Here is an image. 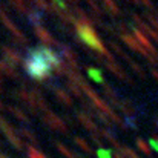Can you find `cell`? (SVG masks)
I'll return each mask as SVG.
<instances>
[{"mask_svg": "<svg viewBox=\"0 0 158 158\" xmlns=\"http://www.w3.org/2000/svg\"><path fill=\"white\" fill-rule=\"evenodd\" d=\"M97 157L98 158H114V154L110 152V151H106V149H98L97 151Z\"/></svg>", "mask_w": 158, "mask_h": 158, "instance_id": "29", "label": "cell"}, {"mask_svg": "<svg viewBox=\"0 0 158 158\" xmlns=\"http://www.w3.org/2000/svg\"><path fill=\"white\" fill-rule=\"evenodd\" d=\"M57 149H58V152H60L61 155H64L66 158H75V154H72L66 146H63V144H60V143H57Z\"/></svg>", "mask_w": 158, "mask_h": 158, "instance_id": "24", "label": "cell"}, {"mask_svg": "<svg viewBox=\"0 0 158 158\" xmlns=\"http://www.w3.org/2000/svg\"><path fill=\"white\" fill-rule=\"evenodd\" d=\"M6 109L15 117V118H19L20 121H25V123H29V118H28V115L20 109V107H17V106H6Z\"/></svg>", "mask_w": 158, "mask_h": 158, "instance_id": "15", "label": "cell"}, {"mask_svg": "<svg viewBox=\"0 0 158 158\" xmlns=\"http://www.w3.org/2000/svg\"><path fill=\"white\" fill-rule=\"evenodd\" d=\"M148 19H149V22L152 23V26H155L158 31V15H154V14H148Z\"/></svg>", "mask_w": 158, "mask_h": 158, "instance_id": "31", "label": "cell"}, {"mask_svg": "<svg viewBox=\"0 0 158 158\" xmlns=\"http://www.w3.org/2000/svg\"><path fill=\"white\" fill-rule=\"evenodd\" d=\"M149 146L158 152V138H152V140H149Z\"/></svg>", "mask_w": 158, "mask_h": 158, "instance_id": "32", "label": "cell"}, {"mask_svg": "<svg viewBox=\"0 0 158 158\" xmlns=\"http://www.w3.org/2000/svg\"><path fill=\"white\" fill-rule=\"evenodd\" d=\"M20 134H22L25 138H28L31 143H35V141H37V140H35V135H34V134H32L29 129H25V127H22V129H20Z\"/></svg>", "mask_w": 158, "mask_h": 158, "instance_id": "27", "label": "cell"}, {"mask_svg": "<svg viewBox=\"0 0 158 158\" xmlns=\"http://www.w3.org/2000/svg\"><path fill=\"white\" fill-rule=\"evenodd\" d=\"M34 26V32H35V35L43 42V43H46V45H57V46H60V43L54 39L52 35H51V32L49 31H46L40 23H37V25H32Z\"/></svg>", "mask_w": 158, "mask_h": 158, "instance_id": "9", "label": "cell"}, {"mask_svg": "<svg viewBox=\"0 0 158 158\" xmlns=\"http://www.w3.org/2000/svg\"><path fill=\"white\" fill-rule=\"evenodd\" d=\"M54 94H55V97L58 98V102L60 103H64L66 106H71L72 105V98H71V95L63 89V88H60V86H55L54 88Z\"/></svg>", "mask_w": 158, "mask_h": 158, "instance_id": "14", "label": "cell"}, {"mask_svg": "<svg viewBox=\"0 0 158 158\" xmlns=\"http://www.w3.org/2000/svg\"><path fill=\"white\" fill-rule=\"evenodd\" d=\"M0 72H2L3 75L9 77V78H19L17 71H15V69H14V66H12V64H9L6 60H0Z\"/></svg>", "mask_w": 158, "mask_h": 158, "instance_id": "12", "label": "cell"}, {"mask_svg": "<svg viewBox=\"0 0 158 158\" xmlns=\"http://www.w3.org/2000/svg\"><path fill=\"white\" fill-rule=\"evenodd\" d=\"M51 3L57 8V11H68L66 0H51Z\"/></svg>", "mask_w": 158, "mask_h": 158, "instance_id": "26", "label": "cell"}, {"mask_svg": "<svg viewBox=\"0 0 158 158\" xmlns=\"http://www.w3.org/2000/svg\"><path fill=\"white\" fill-rule=\"evenodd\" d=\"M29 2H32V0H29Z\"/></svg>", "mask_w": 158, "mask_h": 158, "instance_id": "39", "label": "cell"}, {"mask_svg": "<svg viewBox=\"0 0 158 158\" xmlns=\"http://www.w3.org/2000/svg\"><path fill=\"white\" fill-rule=\"evenodd\" d=\"M23 69L29 75V78L35 81H43L48 77H51L54 69L49 66L43 54L39 51V48H31L28 51L26 58L23 60Z\"/></svg>", "mask_w": 158, "mask_h": 158, "instance_id": "1", "label": "cell"}, {"mask_svg": "<svg viewBox=\"0 0 158 158\" xmlns=\"http://www.w3.org/2000/svg\"><path fill=\"white\" fill-rule=\"evenodd\" d=\"M105 66L110 71V72H114V75H117L118 78H124V80H129L127 78V75H126V72L114 61V60H106V63H105Z\"/></svg>", "mask_w": 158, "mask_h": 158, "instance_id": "13", "label": "cell"}, {"mask_svg": "<svg viewBox=\"0 0 158 158\" xmlns=\"http://www.w3.org/2000/svg\"><path fill=\"white\" fill-rule=\"evenodd\" d=\"M43 120H45V123H46L48 126H51V127H52V129H55V131H60V132H68V127H66L64 121H63V120H61L58 115H55L54 112H51V110H46V112H45Z\"/></svg>", "mask_w": 158, "mask_h": 158, "instance_id": "6", "label": "cell"}, {"mask_svg": "<svg viewBox=\"0 0 158 158\" xmlns=\"http://www.w3.org/2000/svg\"><path fill=\"white\" fill-rule=\"evenodd\" d=\"M0 49H2V52L5 55V60L9 63V64H12V66H15V64H19V63H22V55L19 54V51H15V49H12V48H9V46H0Z\"/></svg>", "mask_w": 158, "mask_h": 158, "instance_id": "10", "label": "cell"}, {"mask_svg": "<svg viewBox=\"0 0 158 158\" xmlns=\"http://www.w3.org/2000/svg\"><path fill=\"white\" fill-rule=\"evenodd\" d=\"M66 2H69V3H74V5H77V3H78V0H66Z\"/></svg>", "mask_w": 158, "mask_h": 158, "instance_id": "35", "label": "cell"}, {"mask_svg": "<svg viewBox=\"0 0 158 158\" xmlns=\"http://www.w3.org/2000/svg\"><path fill=\"white\" fill-rule=\"evenodd\" d=\"M60 49H61V55H63V60L66 61V64L74 69V71H78V61H77V55L72 51V48H69L68 45H61L60 43Z\"/></svg>", "mask_w": 158, "mask_h": 158, "instance_id": "7", "label": "cell"}, {"mask_svg": "<svg viewBox=\"0 0 158 158\" xmlns=\"http://www.w3.org/2000/svg\"><path fill=\"white\" fill-rule=\"evenodd\" d=\"M75 158H81V157H80V155H75Z\"/></svg>", "mask_w": 158, "mask_h": 158, "instance_id": "37", "label": "cell"}, {"mask_svg": "<svg viewBox=\"0 0 158 158\" xmlns=\"http://www.w3.org/2000/svg\"><path fill=\"white\" fill-rule=\"evenodd\" d=\"M127 61H129V64L132 66V69H134V71H135V72H137V74H138V75L143 78V77H144V71H143V69H141V68H140V66H138V64H137V63L132 60V58H129Z\"/></svg>", "mask_w": 158, "mask_h": 158, "instance_id": "28", "label": "cell"}, {"mask_svg": "<svg viewBox=\"0 0 158 158\" xmlns=\"http://www.w3.org/2000/svg\"><path fill=\"white\" fill-rule=\"evenodd\" d=\"M86 72H88V75H89L94 81H97V83H105V78H103V74H102L100 69H97V68H88Z\"/></svg>", "mask_w": 158, "mask_h": 158, "instance_id": "16", "label": "cell"}, {"mask_svg": "<svg viewBox=\"0 0 158 158\" xmlns=\"http://www.w3.org/2000/svg\"><path fill=\"white\" fill-rule=\"evenodd\" d=\"M26 149H28V158H46L45 154H42V152H40L39 149H35L32 144H29Z\"/></svg>", "mask_w": 158, "mask_h": 158, "instance_id": "22", "label": "cell"}, {"mask_svg": "<svg viewBox=\"0 0 158 158\" xmlns=\"http://www.w3.org/2000/svg\"><path fill=\"white\" fill-rule=\"evenodd\" d=\"M117 106H118V107H120L124 114H127V115H132V114L135 112V107L132 106V103H131L129 100H120Z\"/></svg>", "mask_w": 158, "mask_h": 158, "instance_id": "17", "label": "cell"}, {"mask_svg": "<svg viewBox=\"0 0 158 158\" xmlns=\"http://www.w3.org/2000/svg\"><path fill=\"white\" fill-rule=\"evenodd\" d=\"M0 20H2V23L6 26V29L14 35V39H15L17 43H20V45H26V43H28V39H26V37L23 35V32L12 23V20L8 17V14L5 12V9L2 8V5H0Z\"/></svg>", "mask_w": 158, "mask_h": 158, "instance_id": "3", "label": "cell"}, {"mask_svg": "<svg viewBox=\"0 0 158 158\" xmlns=\"http://www.w3.org/2000/svg\"><path fill=\"white\" fill-rule=\"evenodd\" d=\"M137 146H138V149H140L143 154H149V152H151V149H149L151 146H149L144 140H141V138H137Z\"/></svg>", "mask_w": 158, "mask_h": 158, "instance_id": "25", "label": "cell"}, {"mask_svg": "<svg viewBox=\"0 0 158 158\" xmlns=\"http://www.w3.org/2000/svg\"><path fill=\"white\" fill-rule=\"evenodd\" d=\"M115 151H120L126 158H140L138 154H137L134 149H131V148H127V146H123V144H121L118 149H115Z\"/></svg>", "mask_w": 158, "mask_h": 158, "instance_id": "18", "label": "cell"}, {"mask_svg": "<svg viewBox=\"0 0 158 158\" xmlns=\"http://www.w3.org/2000/svg\"><path fill=\"white\" fill-rule=\"evenodd\" d=\"M132 34H134V37L138 40V43L146 49V51H149V54H152L154 57H158V52H157V49L154 48V45H152V42L149 40V37L141 31V29H138L137 26H134L132 28Z\"/></svg>", "mask_w": 158, "mask_h": 158, "instance_id": "5", "label": "cell"}, {"mask_svg": "<svg viewBox=\"0 0 158 158\" xmlns=\"http://www.w3.org/2000/svg\"><path fill=\"white\" fill-rule=\"evenodd\" d=\"M114 158H126L120 151H114Z\"/></svg>", "mask_w": 158, "mask_h": 158, "instance_id": "33", "label": "cell"}, {"mask_svg": "<svg viewBox=\"0 0 158 158\" xmlns=\"http://www.w3.org/2000/svg\"><path fill=\"white\" fill-rule=\"evenodd\" d=\"M100 134H102V135L105 137L107 141H110V143H112V144H114V146H115L117 149H118V148L121 146V144H120V143L117 141V138L114 137V134H112L110 131H107V129H102V131H100Z\"/></svg>", "mask_w": 158, "mask_h": 158, "instance_id": "19", "label": "cell"}, {"mask_svg": "<svg viewBox=\"0 0 158 158\" xmlns=\"http://www.w3.org/2000/svg\"><path fill=\"white\" fill-rule=\"evenodd\" d=\"M151 72H152V75H154V77H155V78L158 80V71H157V69H152Z\"/></svg>", "mask_w": 158, "mask_h": 158, "instance_id": "34", "label": "cell"}, {"mask_svg": "<svg viewBox=\"0 0 158 158\" xmlns=\"http://www.w3.org/2000/svg\"><path fill=\"white\" fill-rule=\"evenodd\" d=\"M75 32H77V37L92 51H97L100 55H105L106 60H114L112 55L109 54V51L105 48V45L102 43L100 37L97 35L94 26H89V25H85L81 23L80 20L75 23Z\"/></svg>", "mask_w": 158, "mask_h": 158, "instance_id": "2", "label": "cell"}, {"mask_svg": "<svg viewBox=\"0 0 158 158\" xmlns=\"http://www.w3.org/2000/svg\"><path fill=\"white\" fill-rule=\"evenodd\" d=\"M66 86H68V89L71 91V94H72V95H75L77 98H81V92H83V91H81V88H80L77 83L68 81V83H66Z\"/></svg>", "mask_w": 158, "mask_h": 158, "instance_id": "20", "label": "cell"}, {"mask_svg": "<svg viewBox=\"0 0 158 158\" xmlns=\"http://www.w3.org/2000/svg\"><path fill=\"white\" fill-rule=\"evenodd\" d=\"M74 143H75V146H78L83 152H91V148H89V144H88V141H85L81 137H75L74 138Z\"/></svg>", "mask_w": 158, "mask_h": 158, "instance_id": "21", "label": "cell"}, {"mask_svg": "<svg viewBox=\"0 0 158 158\" xmlns=\"http://www.w3.org/2000/svg\"><path fill=\"white\" fill-rule=\"evenodd\" d=\"M0 92H2V88H0Z\"/></svg>", "mask_w": 158, "mask_h": 158, "instance_id": "38", "label": "cell"}, {"mask_svg": "<svg viewBox=\"0 0 158 158\" xmlns=\"http://www.w3.org/2000/svg\"><path fill=\"white\" fill-rule=\"evenodd\" d=\"M0 105H2V103H0Z\"/></svg>", "mask_w": 158, "mask_h": 158, "instance_id": "40", "label": "cell"}, {"mask_svg": "<svg viewBox=\"0 0 158 158\" xmlns=\"http://www.w3.org/2000/svg\"><path fill=\"white\" fill-rule=\"evenodd\" d=\"M77 117H78V120L81 121V124H83L86 129H89L92 134H97V132H98V127L95 126L94 120H92L85 110H78V112H77Z\"/></svg>", "mask_w": 158, "mask_h": 158, "instance_id": "11", "label": "cell"}, {"mask_svg": "<svg viewBox=\"0 0 158 158\" xmlns=\"http://www.w3.org/2000/svg\"><path fill=\"white\" fill-rule=\"evenodd\" d=\"M88 3H89V5H91V8L94 9L95 15H97V17H100V14H102V9H100V6L97 5V2H95V0H88Z\"/></svg>", "mask_w": 158, "mask_h": 158, "instance_id": "30", "label": "cell"}, {"mask_svg": "<svg viewBox=\"0 0 158 158\" xmlns=\"http://www.w3.org/2000/svg\"><path fill=\"white\" fill-rule=\"evenodd\" d=\"M0 158H9V157H6L5 154H0Z\"/></svg>", "mask_w": 158, "mask_h": 158, "instance_id": "36", "label": "cell"}, {"mask_svg": "<svg viewBox=\"0 0 158 158\" xmlns=\"http://www.w3.org/2000/svg\"><path fill=\"white\" fill-rule=\"evenodd\" d=\"M121 39H123V42H124L131 49H134V51H137V52L143 54L146 58H149V57L152 55V54H149L143 46H141V45H140V43H138V40L134 37V34H126V32H124V34H121Z\"/></svg>", "mask_w": 158, "mask_h": 158, "instance_id": "8", "label": "cell"}, {"mask_svg": "<svg viewBox=\"0 0 158 158\" xmlns=\"http://www.w3.org/2000/svg\"><path fill=\"white\" fill-rule=\"evenodd\" d=\"M0 129H2V132L6 135V138H8V141L17 149V151H20L22 148H23V143H22V140H20V137L15 134V131H14V127H12V124L8 121V120H5L3 117H0Z\"/></svg>", "mask_w": 158, "mask_h": 158, "instance_id": "4", "label": "cell"}, {"mask_svg": "<svg viewBox=\"0 0 158 158\" xmlns=\"http://www.w3.org/2000/svg\"><path fill=\"white\" fill-rule=\"evenodd\" d=\"M103 3H105V6L109 9V12L110 14H114V15H117L118 14V6L115 5V2L114 0H103Z\"/></svg>", "mask_w": 158, "mask_h": 158, "instance_id": "23", "label": "cell"}]
</instances>
